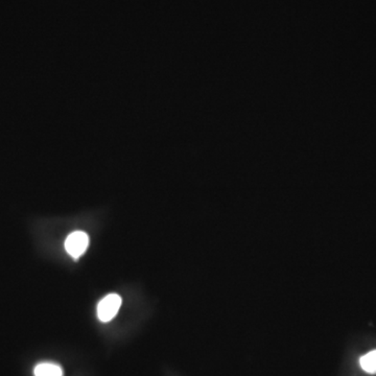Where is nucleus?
Returning <instances> with one entry per match:
<instances>
[{
	"instance_id": "obj_1",
	"label": "nucleus",
	"mask_w": 376,
	"mask_h": 376,
	"mask_svg": "<svg viewBox=\"0 0 376 376\" xmlns=\"http://www.w3.org/2000/svg\"><path fill=\"white\" fill-rule=\"evenodd\" d=\"M122 306V298L118 294L107 295L98 306V317L102 322H109L118 315Z\"/></svg>"
},
{
	"instance_id": "obj_2",
	"label": "nucleus",
	"mask_w": 376,
	"mask_h": 376,
	"mask_svg": "<svg viewBox=\"0 0 376 376\" xmlns=\"http://www.w3.org/2000/svg\"><path fill=\"white\" fill-rule=\"evenodd\" d=\"M89 245L88 235L83 231H75L67 236L65 249L73 258L78 259L86 252Z\"/></svg>"
},
{
	"instance_id": "obj_3",
	"label": "nucleus",
	"mask_w": 376,
	"mask_h": 376,
	"mask_svg": "<svg viewBox=\"0 0 376 376\" xmlns=\"http://www.w3.org/2000/svg\"><path fill=\"white\" fill-rule=\"evenodd\" d=\"M35 376H63V371L59 365L55 362H40L33 369Z\"/></svg>"
},
{
	"instance_id": "obj_4",
	"label": "nucleus",
	"mask_w": 376,
	"mask_h": 376,
	"mask_svg": "<svg viewBox=\"0 0 376 376\" xmlns=\"http://www.w3.org/2000/svg\"><path fill=\"white\" fill-rule=\"evenodd\" d=\"M360 364L365 372L376 375V350L370 351L360 357Z\"/></svg>"
}]
</instances>
